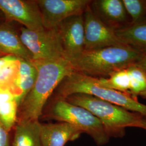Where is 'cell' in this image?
I'll use <instances>...</instances> for the list:
<instances>
[{"mask_svg": "<svg viewBox=\"0 0 146 146\" xmlns=\"http://www.w3.org/2000/svg\"><path fill=\"white\" fill-rule=\"evenodd\" d=\"M65 57L69 60L84 50V31L83 14L73 16L58 26Z\"/></svg>", "mask_w": 146, "mask_h": 146, "instance_id": "obj_10", "label": "cell"}, {"mask_svg": "<svg viewBox=\"0 0 146 146\" xmlns=\"http://www.w3.org/2000/svg\"><path fill=\"white\" fill-rule=\"evenodd\" d=\"M140 128L143 129L146 131V117H143L141 121Z\"/></svg>", "mask_w": 146, "mask_h": 146, "instance_id": "obj_24", "label": "cell"}, {"mask_svg": "<svg viewBox=\"0 0 146 146\" xmlns=\"http://www.w3.org/2000/svg\"><path fill=\"white\" fill-rule=\"evenodd\" d=\"M90 7L106 24L115 30L130 23L122 0L92 1Z\"/></svg>", "mask_w": 146, "mask_h": 146, "instance_id": "obj_11", "label": "cell"}, {"mask_svg": "<svg viewBox=\"0 0 146 146\" xmlns=\"http://www.w3.org/2000/svg\"><path fill=\"white\" fill-rule=\"evenodd\" d=\"M0 52L19 59L32 60L31 54L21 41L19 34L5 25H0Z\"/></svg>", "mask_w": 146, "mask_h": 146, "instance_id": "obj_15", "label": "cell"}, {"mask_svg": "<svg viewBox=\"0 0 146 146\" xmlns=\"http://www.w3.org/2000/svg\"><path fill=\"white\" fill-rule=\"evenodd\" d=\"M116 34L125 44L146 55V20L129 24L116 30Z\"/></svg>", "mask_w": 146, "mask_h": 146, "instance_id": "obj_16", "label": "cell"}, {"mask_svg": "<svg viewBox=\"0 0 146 146\" xmlns=\"http://www.w3.org/2000/svg\"><path fill=\"white\" fill-rule=\"evenodd\" d=\"M32 61L36 67L37 76L19 107L18 120H38L49 98L63 79L74 71L66 58Z\"/></svg>", "mask_w": 146, "mask_h": 146, "instance_id": "obj_1", "label": "cell"}, {"mask_svg": "<svg viewBox=\"0 0 146 146\" xmlns=\"http://www.w3.org/2000/svg\"><path fill=\"white\" fill-rule=\"evenodd\" d=\"M130 77V86L128 93L137 98L146 92V72L135 64L127 67Z\"/></svg>", "mask_w": 146, "mask_h": 146, "instance_id": "obj_19", "label": "cell"}, {"mask_svg": "<svg viewBox=\"0 0 146 146\" xmlns=\"http://www.w3.org/2000/svg\"><path fill=\"white\" fill-rule=\"evenodd\" d=\"M125 10L131 17L129 24L146 20V0H122Z\"/></svg>", "mask_w": 146, "mask_h": 146, "instance_id": "obj_21", "label": "cell"}, {"mask_svg": "<svg viewBox=\"0 0 146 146\" xmlns=\"http://www.w3.org/2000/svg\"><path fill=\"white\" fill-rule=\"evenodd\" d=\"M2 15V13H1V12H0V17H1V15Z\"/></svg>", "mask_w": 146, "mask_h": 146, "instance_id": "obj_27", "label": "cell"}, {"mask_svg": "<svg viewBox=\"0 0 146 146\" xmlns=\"http://www.w3.org/2000/svg\"><path fill=\"white\" fill-rule=\"evenodd\" d=\"M98 81L101 86L104 88L128 93L130 77L127 68L119 70L107 78H98Z\"/></svg>", "mask_w": 146, "mask_h": 146, "instance_id": "obj_18", "label": "cell"}, {"mask_svg": "<svg viewBox=\"0 0 146 146\" xmlns=\"http://www.w3.org/2000/svg\"><path fill=\"white\" fill-rule=\"evenodd\" d=\"M19 66V58L6 55L0 57V86L14 90V85Z\"/></svg>", "mask_w": 146, "mask_h": 146, "instance_id": "obj_17", "label": "cell"}, {"mask_svg": "<svg viewBox=\"0 0 146 146\" xmlns=\"http://www.w3.org/2000/svg\"><path fill=\"white\" fill-rule=\"evenodd\" d=\"M4 55H5L3 53H2V52H0V57H2L3 56H4Z\"/></svg>", "mask_w": 146, "mask_h": 146, "instance_id": "obj_26", "label": "cell"}, {"mask_svg": "<svg viewBox=\"0 0 146 146\" xmlns=\"http://www.w3.org/2000/svg\"><path fill=\"white\" fill-rule=\"evenodd\" d=\"M40 133L42 146H64L82 134L73 125L63 122L41 123Z\"/></svg>", "mask_w": 146, "mask_h": 146, "instance_id": "obj_12", "label": "cell"}, {"mask_svg": "<svg viewBox=\"0 0 146 146\" xmlns=\"http://www.w3.org/2000/svg\"><path fill=\"white\" fill-rule=\"evenodd\" d=\"M9 133L0 122V146H11Z\"/></svg>", "mask_w": 146, "mask_h": 146, "instance_id": "obj_22", "label": "cell"}, {"mask_svg": "<svg viewBox=\"0 0 146 146\" xmlns=\"http://www.w3.org/2000/svg\"><path fill=\"white\" fill-rule=\"evenodd\" d=\"M19 35L21 41L31 53L33 61L66 58L58 27L36 31L23 27Z\"/></svg>", "mask_w": 146, "mask_h": 146, "instance_id": "obj_6", "label": "cell"}, {"mask_svg": "<svg viewBox=\"0 0 146 146\" xmlns=\"http://www.w3.org/2000/svg\"><path fill=\"white\" fill-rule=\"evenodd\" d=\"M140 96H141V97H142L143 99H146V92H145V93H142V94H141Z\"/></svg>", "mask_w": 146, "mask_h": 146, "instance_id": "obj_25", "label": "cell"}, {"mask_svg": "<svg viewBox=\"0 0 146 146\" xmlns=\"http://www.w3.org/2000/svg\"><path fill=\"white\" fill-rule=\"evenodd\" d=\"M56 90V98L65 99L73 94H86L94 96L146 117V105L137 98L100 85L98 78L74 71L63 79Z\"/></svg>", "mask_w": 146, "mask_h": 146, "instance_id": "obj_4", "label": "cell"}, {"mask_svg": "<svg viewBox=\"0 0 146 146\" xmlns=\"http://www.w3.org/2000/svg\"><path fill=\"white\" fill-rule=\"evenodd\" d=\"M37 76L36 67L32 60L19 59V69L14 85V90L19 107L33 88Z\"/></svg>", "mask_w": 146, "mask_h": 146, "instance_id": "obj_13", "label": "cell"}, {"mask_svg": "<svg viewBox=\"0 0 146 146\" xmlns=\"http://www.w3.org/2000/svg\"><path fill=\"white\" fill-rule=\"evenodd\" d=\"M45 28L58 27L63 21L73 16L83 14L92 1L37 0Z\"/></svg>", "mask_w": 146, "mask_h": 146, "instance_id": "obj_8", "label": "cell"}, {"mask_svg": "<svg viewBox=\"0 0 146 146\" xmlns=\"http://www.w3.org/2000/svg\"><path fill=\"white\" fill-rule=\"evenodd\" d=\"M49 116L58 122L68 123L82 133L88 134L98 146H104L110 141L104 126L98 118L88 110L66 99L56 98L50 107Z\"/></svg>", "mask_w": 146, "mask_h": 146, "instance_id": "obj_5", "label": "cell"}, {"mask_svg": "<svg viewBox=\"0 0 146 146\" xmlns=\"http://www.w3.org/2000/svg\"><path fill=\"white\" fill-rule=\"evenodd\" d=\"M84 50L104 47L126 45L116 34V30L108 26L90 7L84 11Z\"/></svg>", "mask_w": 146, "mask_h": 146, "instance_id": "obj_7", "label": "cell"}, {"mask_svg": "<svg viewBox=\"0 0 146 146\" xmlns=\"http://www.w3.org/2000/svg\"><path fill=\"white\" fill-rule=\"evenodd\" d=\"M39 120H17L11 146H42Z\"/></svg>", "mask_w": 146, "mask_h": 146, "instance_id": "obj_14", "label": "cell"}, {"mask_svg": "<svg viewBox=\"0 0 146 146\" xmlns=\"http://www.w3.org/2000/svg\"><path fill=\"white\" fill-rule=\"evenodd\" d=\"M65 99L85 108L98 118L110 138L123 137L128 127L140 128L141 121L145 117L139 113L88 94H73Z\"/></svg>", "mask_w": 146, "mask_h": 146, "instance_id": "obj_3", "label": "cell"}, {"mask_svg": "<svg viewBox=\"0 0 146 146\" xmlns=\"http://www.w3.org/2000/svg\"><path fill=\"white\" fill-rule=\"evenodd\" d=\"M135 64L146 72V55H143Z\"/></svg>", "mask_w": 146, "mask_h": 146, "instance_id": "obj_23", "label": "cell"}, {"mask_svg": "<svg viewBox=\"0 0 146 146\" xmlns=\"http://www.w3.org/2000/svg\"><path fill=\"white\" fill-rule=\"evenodd\" d=\"M0 11L7 19L21 23L28 29L44 28L36 1L0 0Z\"/></svg>", "mask_w": 146, "mask_h": 146, "instance_id": "obj_9", "label": "cell"}, {"mask_svg": "<svg viewBox=\"0 0 146 146\" xmlns=\"http://www.w3.org/2000/svg\"><path fill=\"white\" fill-rule=\"evenodd\" d=\"M144 55L128 45L84 50L69 60L75 72L95 78H107L134 64Z\"/></svg>", "mask_w": 146, "mask_h": 146, "instance_id": "obj_2", "label": "cell"}, {"mask_svg": "<svg viewBox=\"0 0 146 146\" xmlns=\"http://www.w3.org/2000/svg\"><path fill=\"white\" fill-rule=\"evenodd\" d=\"M19 108V104L16 99L0 103V122L9 132L17 123Z\"/></svg>", "mask_w": 146, "mask_h": 146, "instance_id": "obj_20", "label": "cell"}]
</instances>
